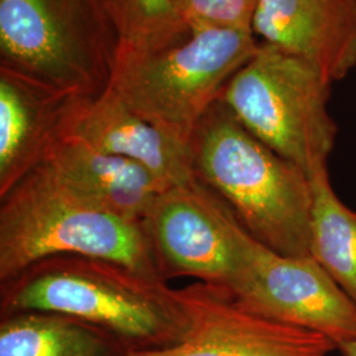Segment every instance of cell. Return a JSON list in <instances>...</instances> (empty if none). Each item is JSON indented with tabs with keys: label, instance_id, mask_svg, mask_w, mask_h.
Masks as SVG:
<instances>
[{
	"label": "cell",
	"instance_id": "6da1fadb",
	"mask_svg": "<svg viewBox=\"0 0 356 356\" xmlns=\"http://www.w3.org/2000/svg\"><path fill=\"white\" fill-rule=\"evenodd\" d=\"M45 312L79 319L114 335L131 351L163 348L191 330L184 288L124 264L58 254L0 284V317Z\"/></svg>",
	"mask_w": 356,
	"mask_h": 356
},
{
	"label": "cell",
	"instance_id": "7a4b0ae2",
	"mask_svg": "<svg viewBox=\"0 0 356 356\" xmlns=\"http://www.w3.org/2000/svg\"><path fill=\"white\" fill-rule=\"evenodd\" d=\"M189 145L194 176L254 239L277 254H310L313 191L301 168L256 139L219 99Z\"/></svg>",
	"mask_w": 356,
	"mask_h": 356
},
{
	"label": "cell",
	"instance_id": "3957f363",
	"mask_svg": "<svg viewBox=\"0 0 356 356\" xmlns=\"http://www.w3.org/2000/svg\"><path fill=\"white\" fill-rule=\"evenodd\" d=\"M122 41L116 0H0L1 73L53 94H101Z\"/></svg>",
	"mask_w": 356,
	"mask_h": 356
},
{
	"label": "cell",
	"instance_id": "277c9868",
	"mask_svg": "<svg viewBox=\"0 0 356 356\" xmlns=\"http://www.w3.org/2000/svg\"><path fill=\"white\" fill-rule=\"evenodd\" d=\"M58 254L106 259L161 279L139 222L90 201L40 164L0 197V284Z\"/></svg>",
	"mask_w": 356,
	"mask_h": 356
},
{
	"label": "cell",
	"instance_id": "5b68a950",
	"mask_svg": "<svg viewBox=\"0 0 356 356\" xmlns=\"http://www.w3.org/2000/svg\"><path fill=\"white\" fill-rule=\"evenodd\" d=\"M259 47L252 31L191 28L161 48L120 54L110 86L134 111L189 143L204 115Z\"/></svg>",
	"mask_w": 356,
	"mask_h": 356
},
{
	"label": "cell",
	"instance_id": "8992f818",
	"mask_svg": "<svg viewBox=\"0 0 356 356\" xmlns=\"http://www.w3.org/2000/svg\"><path fill=\"white\" fill-rule=\"evenodd\" d=\"M330 86L304 60L260 42L219 101L256 139L310 177L327 168L335 145L337 126L327 110Z\"/></svg>",
	"mask_w": 356,
	"mask_h": 356
},
{
	"label": "cell",
	"instance_id": "52a82bcc",
	"mask_svg": "<svg viewBox=\"0 0 356 356\" xmlns=\"http://www.w3.org/2000/svg\"><path fill=\"white\" fill-rule=\"evenodd\" d=\"M139 223L163 280L191 277L232 292L242 272L247 231L195 176L160 191Z\"/></svg>",
	"mask_w": 356,
	"mask_h": 356
},
{
	"label": "cell",
	"instance_id": "ba28073f",
	"mask_svg": "<svg viewBox=\"0 0 356 356\" xmlns=\"http://www.w3.org/2000/svg\"><path fill=\"white\" fill-rule=\"evenodd\" d=\"M241 276L229 293L266 318L314 331L337 347L356 339V304L312 256L269 250L248 232Z\"/></svg>",
	"mask_w": 356,
	"mask_h": 356
},
{
	"label": "cell",
	"instance_id": "9c48e42d",
	"mask_svg": "<svg viewBox=\"0 0 356 356\" xmlns=\"http://www.w3.org/2000/svg\"><path fill=\"white\" fill-rule=\"evenodd\" d=\"M184 291L193 312L189 332L177 343L128 356H330L338 351L329 338L259 316L220 288L194 281Z\"/></svg>",
	"mask_w": 356,
	"mask_h": 356
},
{
	"label": "cell",
	"instance_id": "30bf717a",
	"mask_svg": "<svg viewBox=\"0 0 356 356\" xmlns=\"http://www.w3.org/2000/svg\"><path fill=\"white\" fill-rule=\"evenodd\" d=\"M63 138L132 160L168 186L194 178L189 143L172 136L134 111L110 85L98 95L79 98L70 104Z\"/></svg>",
	"mask_w": 356,
	"mask_h": 356
},
{
	"label": "cell",
	"instance_id": "8fae6325",
	"mask_svg": "<svg viewBox=\"0 0 356 356\" xmlns=\"http://www.w3.org/2000/svg\"><path fill=\"white\" fill-rule=\"evenodd\" d=\"M252 32L331 85L356 66V0H259Z\"/></svg>",
	"mask_w": 356,
	"mask_h": 356
},
{
	"label": "cell",
	"instance_id": "7c38bea8",
	"mask_svg": "<svg viewBox=\"0 0 356 356\" xmlns=\"http://www.w3.org/2000/svg\"><path fill=\"white\" fill-rule=\"evenodd\" d=\"M76 99L0 73V197L38 168L63 138Z\"/></svg>",
	"mask_w": 356,
	"mask_h": 356
},
{
	"label": "cell",
	"instance_id": "4fadbf2b",
	"mask_svg": "<svg viewBox=\"0 0 356 356\" xmlns=\"http://www.w3.org/2000/svg\"><path fill=\"white\" fill-rule=\"evenodd\" d=\"M41 164L90 201L135 222H140L153 198L169 188L140 164L69 138L57 141Z\"/></svg>",
	"mask_w": 356,
	"mask_h": 356
},
{
	"label": "cell",
	"instance_id": "5bb4252c",
	"mask_svg": "<svg viewBox=\"0 0 356 356\" xmlns=\"http://www.w3.org/2000/svg\"><path fill=\"white\" fill-rule=\"evenodd\" d=\"M131 350L107 331L45 312L0 317V356H128Z\"/></svg>",
	"mask_w": 356,
	"mask_h": 356
},
{
	"label": "cell",
	"instance_id": "9a60e30c",
	"mask_svg": "<svg viewBox=\"0 0 356 356\" xmlns=\"http://www.w3.org/2000/svg\"><path fill=\"white\" fill-rule=\"evenodd\" d=\"M310 254L356 304V211L338 197L327 168L310 176Z\"/></svg>",
	"mask_w": 356,
	"mask_h": 356
},
{
	"label": "cell",
	"instance_id": "2e32d148",
	"mask_svg": "<svg viewBox=\"0 0 356 356\" xmlns=\"http://www.w3.org/2000/svg\"><path fill=\"white\" fill-rule=\"evenodd\" d=\"M116 6L120 54L161 48L191 29L181 20L175 0H116Z\"/></svg>",
	"mask_w": 356,
	"mask_h": 356
},
{
	"label": "cell",
	"instance_id": "e0dca14e",
	"mask_svg": "<svg viewBox=\"0 0 356 356\" xmlns=\"http://www.w3.org/2000/svg\"><path fill=\"white\" fill-rule=\"evenodd\" d=\"M189 28H234L252 31L259 0H175Z\"/></svg>",
	"mask_w": 356,
	"mask_h": 356
},
{
	"label": "cell",
	"instance_id": "ac0fdd59",
	"mask_svg": "<svg viewBox=\"0 0 356 356\" xmlns=\"http://www.w3.org/2000/svg\"><path fill=\"white\" fill-rule=\"evenodd\" d=\"M338 353L341 354V356H356V339L348 342V343L339 346Z\"/></svg>",
	"mask_w": 356,
	"mask_h": 356
}]
</instances>
